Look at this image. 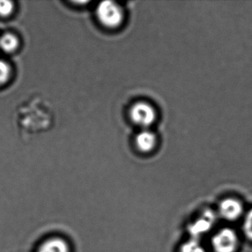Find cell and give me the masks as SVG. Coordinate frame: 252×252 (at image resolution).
I'll return each mask as SVG.
<instances>
[{"instance_id":"obj_1","label":"cell","mask_w":252,"mask_h":252,"mask_svg":"<svg viewBox=\"0 0 252 252\" xmlns=\"http://www.w3.org/2000/svg\"><path fill=\"white\" fill-rule=\"evenodd\" d=\"M96 14L101 24L111 29L118 27L123 20L122 8L112 1L101 2L97 8Z\"/></svg>"},{"instance_id":"obj_2","label":"cell","mask_w":252,"mask_h":252,"mask_svg":"<svg viewBox=\"0 0 252 252\" xmlns=\"http://www.w3.org/2000/svg\"><path fill=\"white\" fill-rule=\"evenodd\" d=\"M212 245L215 252H234L238 245V237L234 230L222 228L214 236Z\"/></svg>"},{"instance_id":"obj_3","label":"cell","mask_w":252,"mask_h":252,"mask_svg":"<svg viewBox=\"0 0 252 252\" xmlns=\"http://www.w3.org/2000/svg\"><path fill=\"white\" fill-rule=\"evenodd\" d=\"M130 117L134 123L147 128L156 121V112L148 103L138 102L131 108Z\"/></svg>"},{"instance_id":"obj_4","label":"cell","mask_w":252,"mask_h":252,"mask_svg":"<svg viewBox=\"0 0 252 252\" xmlns=\"http://www.w3.org/2000/svg\"><path fill=\"white\" fill-rule=\"evenodd\" d=\"M215 219V215L213 212L207 211L205 212L203 218L189 225V231L192 237V239L198 240V237L207 233L212 228Z\"/></svg>"},{"instance_id":"obj_5","label":"cell","mask_w":252,"mask_h":252,"mask_svg":"<svg viewBox=\"0 0 252 252\" xmlns=\"http://www.w3.org/2000/svg\"><path fill=\"white\" fill-rule=\"evenodd\" d=\"M219 212L224 219L235 220L241 216L243 208L238 200L228 198L221 202L219 206Z\"/></svg>"},{"instance_id":"obj_6","label":"cell","mask_w":252,"mask_h":252,"mask_svg":"<svg viewBox=\"0 0 252 252\" xmlns=\"http://www.w3.org/2000/svg\"><path fill=\"white\" fill-rule=\"evenodd\" d=\"M70 245L67 240L60 237L47 239L39 245L36 252H70Z\"/></svg>"},{"instance_id":"obj_7","label":"cell","mask_w":252,"mask_h":252,"mask_svg":"<svg viewBox=\"0 0 252 252\" xmlns=\"http://www.w3.org/2000/svg\"><path fill=\"white\" fill-rule=\"evenodd\" d=\"M135 143L137 147L141 152L149 153L156 147L157 138L154 132L145 129L137 135Z\"/></svg>"},{"instance_id":"obj_8","label":"cell","mask_w":252,"mask_h":252,"mask_svg":"<svg viewBox=\"0 0 252 252\" xmlns=\"http://www.w3.org/2000/svg\"><path fill=\"white\" fill-rule=\"evenodd\" d=\"M18 39L11 33H5L0 37V48L6 53H11L17 49Z\"/></svg>"},{"instance_id":"obj_9","label":"cell","mask_w":252,"mask_h":252,"mask_svg":"<svg viewBox=\"0 0 252 252\" xmlns=\"http://www.w3.org/2000/svg\"><path fill=\"white\" fill-rule=\"evenodd\" d=\"M180 252H206L198 240L191 238L181 246Z\"/></svg>"},{"instance_id":"obj_10","label":"cell","mask_w":252,"mask_h":252,"mask_svg":"<svg viewBox=\"0 0 252 252\" xmlns=\"http://www.w3.org/2000/svg\"><path fill=\"white\" fill-rule=\"evenodd\" d=\"M243 232L249 240H252V209L246 214L243 222Z\"/></svg>"},{"instance_id":"obj_11","label":"cell","mask_w":252,"mask_h":252,"mask_svg":"<svg viewBox=\"0 0 252 252\" xmlns=\"http://www.w3.org/2000/svg\"><path fill=\"white\" fill-rule=\"evenodd\" d=\"M11 74L10 66L5 62L0 60V85H3L8 80Z\"/></svg>"},{"instance_id":"obj_12","label":"cell","mask_w":252,"mask_h":252,"mask_svg":"<svg viewBox=\"0 0 252 252\" xmlns=\"http://www.w3.org/2000/svg\"><path fill=\"white\" fill-rule=\"evenodd\" d=\"M14 10V4L11 1L0 0V16L7 17L12 13Z\"/></svg>"}]
</instances>
